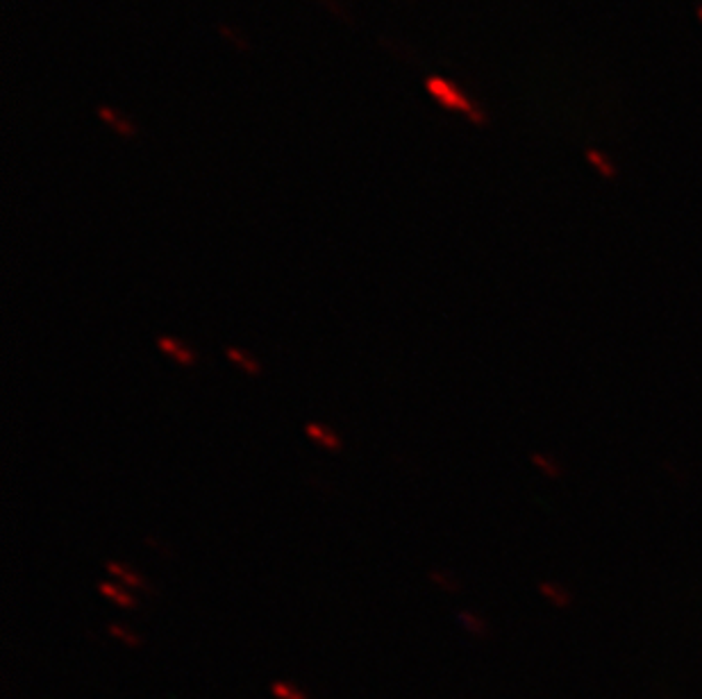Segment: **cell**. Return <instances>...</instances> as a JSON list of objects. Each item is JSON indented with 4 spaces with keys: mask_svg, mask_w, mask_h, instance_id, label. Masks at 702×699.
Returning a JSON list of instances; mask_svg holds the SVG:
<instances>
[{
    "mask_svg": "<svg viewBox=\"0 0 702 699\" xmlns=\"http://www.w3.org/2000/svg\"><path fill=\"white\" fill-rule=\"evenodd\" d=\"M112 633H114V636H121L125 642H130V645H139V638H137V636H132V633H130V631L121 629L118 625H114V627H112Z\"/></svg>",
    "mask_w": 702,
    "mask_h": 699,
    "instance_id": "ba28073f",
    "label": "cell"
},
{
    "mask_svg": "<svg viewBox=\"0 0 702 699\" xmlns=\"http://www.w3.org/2000/svg\"><path fill=\"white\" fill-rule=\"evenodd\" d=\"M273 695L280 697V699H307L300 691H296V688L291 686V683H282V681L273 683Z\"/></svg>",
    "mask_w": 702,
    "mask_h": 699,
    "instance_id": "8992f818",
    "label": "cell"
},
{
    "mask_svg": "<svg viewBox=\"0 0 702 699\" xmlns=\"http://www.w3.org/2000/svg\"><path fill=\"white\" fill-rule=\"evenodd\" d=\"M307 434H309V436H314V439H318L321 445L332 447V450H339V447H341V443H339L337 436H334L330 429H323L321 424H314V422L307 424Z\"/></svg>",
    "mask_w": 702,
    "mask_h": 699,
    "instance_id": "3957f363",
    "label": "cell"
},
{
    "mask_svg": "<svg viewBox=\"0 0 702 699\" xmlns=\"http://www.w3.org/2000/svg\"><path fill=\"white\" fill-rule=\"evenodd\" d=\"M157 345H159L161 350H164L166 354H171L173 359H176V362H180V364L189 366V364L193 362V354L189 352V350H187V347H182L178 341H173V338L161 336V338H157Z\"/></svg>",
    "mask_w": 702,
    "mask_h": 699,
    "instance_id": "7a4b0ae2",
    "label": "cell"
},
{
    "mask_svg": "<svg viewBox=\"0 0 702 699\" xmlns=\"http://www.w3.org/2000/svg\"><path fill=\"white\" fill-rule=\"evenodd\" d=\"M98 588H100V593H103V595L112 597L114 602H116V604H121V606H134V604H137L134 599L130 597L127 593H121V591H118V588L112 586V584H100Z\"/></svg>",
    "mask_w": 702,
    "mask_h": 699,
    "instance_id": "277c9868",
    "label": "cell"
},
{
    "mask_svg": "<svg viewBox=\"0 0 702 699\" xmlns=\"http://www.w3.org/2000/svg\"><path fill=\"white\" fill-rule=\"evenodd\" d=\"M425 89L430 91V96L435 98V100L441 107L455 109V112H464L468 118H478L480 116V112L475 109V105L459 91V86L452 84L446 78H427L425 80Z\"/></svg>",
    "mask_w": 702,
    "mask_h": 699,
    "instance_id": "6da1fadb",
    "label": "cell"
},
{
    "mask_svg": "<svg viewBox=\"0 0 702 699\" xmlns=\"http://www.w3.org/2000/svg\"><path fill=\"white\" fill-rule=\"evenodd\" d=\"M107 570H110L112 574H116V577H121V579H123V582H125L127 586H132V588H142V586H144V582H142V579H139L137 574H132V572H127V570H125V567H121V565H116V563H107Z\"/></svg>",
    "mask_w": 702,
    "mask_h": 699,
    "instance_id": "5b68a950",
    "label": "cell"
},
{
    "mask_svg": "<svg viewBox=\"0 0 702 699\" xmlns=\"http://www.w3.org/2000/svg\"><path fill=\"white\" fill-rule=\"evenodd\" d=\"M228 357L232 359V362H236V364H241L246 370H248V373H251V375H255L257 373V370H259V366H257V362H253V359H248V357H243L241 354V350H234V347H228Z\"/></svg>",
    "mask_w": 702,
    "mask_h": 699,
    "instance_id": "52a82bcc",
    "label": "cell"
}]
</instances>
